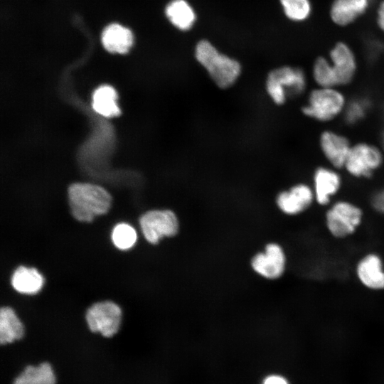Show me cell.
Returning <instances> with one entry per match:
<instances>
[{
    "label": "cell",
    "instance_id": "7",
    "mask_svg": "<svg viewBox=\"0 0 384 384\" xmlns=\"http://www.w3.org/2000/svg\"><path fill=\"white\" fill-rule=\"evenodd\" d=\"M345 177L341 169L325 163L315 166L309 183L314 191L316 205L325 208L340 197L344 187Z\"/></svg>",
    "mask_w": 384,
    "mask_h": 384
},
{
    "label": "cell",
    "instance_id": "27",
    "mask_svg": "<svg viewBox=\"0 0 384 384\" xmlns=\"http://www.w3.org/2000/svg\"><path fill=\"white\" fill-rule=\"evenodd\" d=\"M375 23L379 30L384 34V0L380 1L377 6Z\"/></svg>",
    "mask_w": 384,
    "mask_h": 384
},
{
    "label": "cell",
    "instance_id": "3",
    "mask_svg": "<svg viewBox=\"0 0 384 384\" xmlns=\"http://www.w3.org/2000/svg\"><path fill=\"white\" fill-rule=\"evenodd\" d=\"M365 210L356 201L338 197L324 208V225L328 234L336 240L354 235L365 220Z\"/></svg>",
    "mask_w": 384,
    "mask_h": 384
},
{
    "label": "cell",
    "instance_id": "21",
    "mask_svg": "<svg viewBox=\"0 0 384 384\" xmlns=\"http://www.w3.org/2000/svg\"><path fill=\"white\" fill-rule=\"evenodd\" d=\"M116 90L110 85L99 87L92 95V107L96 112L106 117L119 115L120 110L117 103Z\"/></svg>",
    "mask_w": 384,
    "mask_h": 384
},
{
    "label": "cell",
    "instance_id": "8",
    "mask_svg": "<svg viewBox=\"0 0 384 384\" xmlns=\"http://www.w3.org/2000/svg\"><path fill=\"white\" fill-rule=\"evenodd\" d=\"M353 142L347 134L331 125L324 127L316 137V146L323 163L341 170Z\"/></svg>",
    "mask_w": 384,
    "mask_h": 384
},
{
    "label": "cell",
    "instance_id": "19",
    "mask_svg": "<svg viewBox=\"0 0 384 384\" xmlns=\"http://www.w3.org/2000/svg\"><path fill=\"white\" fill-rule=\"evenodd\" d=\"M24 335V327L14 309L2 306L0 309V343H11Z\"/></svg>",
    "mask_w": 384,
    "mask_h": 384
},
{
    "label": "cell",
    "instance_id": "11",
    "mask_svg": "<svg viewBox=\"0 0 384 384\" xmlns=\"http://www.w3.org/2000/svg\"><path fill=\"white\" fill-rule=\"evenodd\" d=\"M121 319L120 307L111 301L95 303L87 309L85 314V320L89 329L107 338L117 333Z\"/></svg>",
    "mask_w": 384,
    "mask_h": 384
},
{
    "label": "cell",
    "instance_id": "24",
    "mask_svg": "<svg viewBox=\"0 0 384 384\" xmlns=\"http://www.w3.org/2000/svg\"><path fill=\"white\" fill-rule=\"evenodd\" d=\"M285 16L296 23L306 21L312 15L311 0H279Z\"/></svg>",
    "mask_w": 384,
    "mask_h": 384
},
{
    "label": "cell",
    "instance_id": "10",
    "mask_svg": "<svg viewBox=\"0 0 384 384\" xmlns=\"http://www.w3.org/2000/svg\"><path fill=\"white\" fill-rule=\"evenodd\" d=\"M277 209L284 215L296 217L308 212L316 205L309 182L297 181L278 192L275 197Z\"/></svg>",
    "mask_w": 384,
    "mask_h": 384
},
{
    "label": "cell",
    "instance_id": "5",
    "mask_svg": "<svg viewBox=\"0 0 384 384\" xmlns=\"http://www.w3.org/2000/svg\"><path fill=\"white\" fill-rule=\"evenodd\" d=\"M384 169V154L378 142L359 139L353 142L342 171L349 178L366 181Z\"/></svg>",
    "mask_w": 384,
    "mask_h": 384
},
{
    "label": "cell",
    "instance_id": "18",
    "mask_svg": "<svg viewBox=\"0 0 384 384\" xmlns=\"http://www.w3.org/2000/svg\"><path fill=\"white\" fill-rule=\"evenodd\" d=\"M372 100L366 95L349 97L341 121L348 127L362 124L373 109Z\"/></svg>",
    "mask_w": 384,
    "mask_h": 384
},
{
    "label": "cell",
    "instance_id": "17",
    "mask_svg": "<svg viewBox=\"0 0 384 384\" xmlns=\"http://www.w3.org/2000/svg\"><path fill=\"white\" fill-rule=\"evenodd\" d=\"M13 288L21 294H35L44 284V278L34 267H18L11 278Z\"/></svg>",
    "mask_w": 384,
    "mask_h": 384
},
{
    "label": "cell",
    "instance_id": "6",
    "mask_svg": "<svg viewBox=\"0 0 384 384\" xmlns=\"http://www.w3.org/2000/svg\"><path fill=\"white\" fill-rule=\"evenodd\" d=\"M72 215L80 222H91L95 216L105 214L111 206L112 197L102 187L77 183L68 188Z\"/></svg>",
    "mask_w": 384,
    "mask_h": 384
},
{
    "label": "cell",
    "instance_id": "1",
    "mask_svg": "<svg viewBox=\"0 0 384 384\" xmlns=\"http://www.w3.org/2000/svg\"><path fill=\"white\" fill-rule=\"evenodd\" d=\"M300 107L302 116L315 124L331 126L341 120L349 97L344 89L335 87H311Z\"/></svg>",
    "mask_w": 384,
    "mask_h": 384
},
{
    "label": "cell",
    "instance_id": "23",
    "mask_svg": "<svg viewBox=\"0 0 384 384\" xmlns=\"http://www.w3.org/2000/svg\"><path fill=\"white\" fill-rule=\"evenodd\" d=\"M56 378L51 366L43 363L38 366H28L16 378L13 384H55Z\"/></svg>",
    "mask_w": 384,
    "mask_h": 384
},
{
    "label": "cell",
    "instance_id": "12",
    "mask_svg": "<svg viewBox=\"0 0 384 384\" xmlns=\"http://www.w3.org/2000/svg\"><path fill=\"white\" fill-rule=\"evenodd\" d=\"M327 57L334 71L338 87L345 90L351 86L358 73V60L352 47L344 41H338L330 48Z\"/></svg>",
    "mask_w": 384,
    "mask_h": 384
},
{
    "label": "cell",
    "instance_id": "26",
    "mask_svg": "<svg viewBox=\"0 0 384 384\" xmlns=\"http://www.w3.org/2000/svg\"><path fill=\"white\" fill-rule=\"evenodd\" d=\"M368 201L373 212L384 217V186L374 188L370 193Z\"/></svg>",
    "mask_w": 384,
    "mask_h": 384
},
{
    "label": "cell",
    "instance_id": "9",
    "mask_svg": "<svg viewBox=\"0 0 384 384\" xmlns=\"http://www.w3.org/2000/svg\"><path fill=\"white\" fill-rule=\"evenodd\" d=\"M139 223L145 240L151 245L176 235L180 228L177 214L167 208L145 212L140 216Z\"/></svg>",
    "mask_w": 384,
    "mask_h": 384
},
{
    "label": "cell",
    "instance_id": "4",
    "mask_svg": "<svg viewBox=\"0 0 384 384\" xmlns=\"http://www.w3.org/2000/svg\"><path fill=\"white\" fill-rule=\"evenodd\" d=\"M195 58L219 89H229L239 80L242 73L240 62L220 53L207 40H201L197 43Z\"/></svg>",
    "mask_w": 384,
    "mask_h": 384
},
{
    "label": "cell",
    "instance_id": "2",
    "mask_svg": "<svg viewBox=\"0 0 384 384\" xmlns=\"http://www.w3.org/2000/svg\"><path fill=\"white\" fill-rule=\"evenodd\" d=\"M310 82L309 74L303 68L284 65L268 73L265 90L270 100L282 107L290 99L304 97L311 87Z\"/></svg>",
    "mask_w": 384,
    "mask_h": 384
},
{
    "label": "cell",
    "instance_id": "16",
    "mask_svg": "<svg viewBox=\"0 0 384 384\" xmlns=\"http://www.w3.org/2000/svg\"><path fill=\"white\" fill-rule=\"evenodd\" d=\"M102 46L110 53L125 54L133 45L132 31L118 23L107 26L102 33Z\"/></svg>",
    "mask_w": 384,
    "mask_h": 384
},
{
    "label": "cell",
    "instance_id": "28",
    "mask_svg": "<svg viewBox=\"0 0 384 384\" xmlns=\"http://www.w3.org/2000/svg\"><path fill=\"white\" fill-rule=\"evenodd\" d=\"M264 384H289V383L282 376L272 375L266 378Z\"/></svg>",
    "mask_w": 384,
    "mask_h": 384
},
{
    "label": "cell",
    "instance_id": "14",
    "mask_svg": "<svg viewBox=\"0 0 384 384\" xmlns=\"http://www.w3.org/2000/svg\"><path fill=\"white\" fill-rule=\"evenodd\" d=\"M355 275L358 283L366 289L384 291V260L375 252L362 255L355 265Z\"/></svg>",
    "mask_w": 384,
    "mask_h": 384
},
{
    "label": "cell",
    "instance_id": "29",
    "mask_svg": "<svg viewBox=\"0 0 384 384\" xmlns=\"http://www.w3.org/2000/svg\"><path fill=\"white\" fill-rule=\"evenodd\" d=\"M378 143L384 154V128L381 130L379 134Z\"/></svg>",
    "mask_w": 384,
    "mask_h": 384
},
{
    "label": "cell",
    "instance_id": "13",
    "mask_svg": "<svg viewBox=\"0 0 384 384\" xmlns=\"http://www.w3.org/2000/svg\"><path fill=\"white\" fill-rule=\"evenodd\" d=\"M251 267L259 276L270 280L281 278L286 272L287 257L279 243H267L263 251L256 253L251 260Z\"/></svg>",
    "mask_w": 384,
    "mask_h": 384
},
{
    "label": "cell",
    "instance_id": "15",
    "mask_svg": "<svg viewBox=\"0 0 384 384\" xmlns=\"http://www.w3.org/2000/svg\"><path fill=\"white\" fill-rule=\"evenodd\" d=\"M371 2L372 0H333L329 6V18L337 26H348L368 11Z\"/></svg>",
    "mask_w": 384,
    "mask_h": 384
},
{
    "label": "cell",
    "instance_id": "20",
    "mask_svg": "<svg viewBox=\"0 0 384 384\" xmlns=\"http://www.w3.org/2000/svg\"><path fill=\"white\" fill-rule=\"evenodd\" d=\"M169 21L178 29L188 31L193 26L196 16L194 10L186 0H172L166 9Z\"/></svg>",
    "mask_w": 384,
    "mask_h": 384
},
{
    "label": "cell",
    "instance_id": "25",
    "mask_svg": "<svg viewBox=\"0 0 384 384\" xmlns=\"http://www.w3.org/2000/svg\"><path fill=\"white\" fill-rule=\"evenodd\" d=\"M111 239L119 250H125L132 247L137 240L135 229L127 223H119L114 226L112 231Z\"/></svg>",
    "mask_w": 384,
    "mask_h": 384
},
{
    "label": "cell",
    "instance_id": "22",
    "mask_svg": "<svg viewBox=\"0 0 384 384\" xmlns=\"http://www.w3.org/2000/svg\"><path fill=\"white\" fill-rule=\"evenodd\" d=\"M309 74L314 86L338 87L334 71L327 55L316 57L311 63Z\"/></svg>",
    "mask_w": 384,
    "mask_h": 384
}]
</instances>
